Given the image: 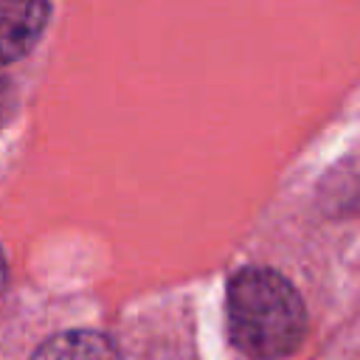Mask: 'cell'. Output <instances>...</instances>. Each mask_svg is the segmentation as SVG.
Here are the masks:
<instances>
[{
  "label": "cell",
  "mask_w": 360,
  "mask_h": 360,
  "mask_svg": "<svg viewBox=\"0 0 360 360\" xmlns=\"http://www.w3.org/2000/svg\"><path fill=\"white\" fill-rule=\"evenodd\" d=\"M6 278H8V262H6V253H3V245H0V290L6 287Z\"/></svg>",
  "instance_id": "4"
},
{
  "label": "cell",
  "mask_w": 360,
  "mask_h": 360,
  "mask_svg": "<svg viewBox=\"0 0 360 360\" xmlns=\"http://www.w3.org/2000/svg\"><path fill=\"white\" fill-rule=\"evenodd\" d=\"M31 360H124V354L101 332L70 329L42 340L31 354Z\"/></svg>",
  "instance_id": "3"
},
{
  "label": "cell",
  "mask_w": 360,
  "mask_h": 360,
  "mask_svg": "<svg viewBox=\"0 0 360 360\" xmlns=\"http://www.w3.org/2000/svg\"><path fill=\"white\" fill-rule=\"evenodd\" d=\"M231 343L253 360L292 354L307 335V307L287 276L273 267H242L225 290Z\"/></svg>",
  "instance_id": "1"
},
{
  "label": "cell",
  "mask_w": 360,
  "mask_h": 360,
  "mask_svg": "<svg viewBox=\"0 0 360 360\" xmlns=\"http://www.w3.org/2000/svg\"><path fill=\"white\" fill-rule=\"evenodd\" d=\"M51 20V0H0V68L28 56Z\"/></svg>",
  "instance_id": "2"
}]
</instances>
